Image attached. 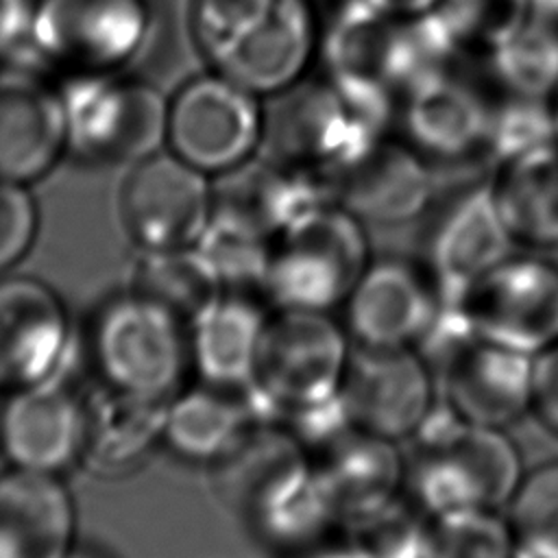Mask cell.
I'll return each mask as SVG.
<instances>
[{
    "instance_id": "6da1fadb",
    "label": "cell",
    "mask_w": 558,
    "mask_h": 558,
    "mask_svg": "<svg viewBox=\"0 0 558 558\" xmlns=\"http://www.w3.org/2000/svg\"><path fill=\"white\" fill-rule=\"evenodd\" d=\"M405 486L425 517L506 506L521 477V453L501 427L462 421L447 405L412 436Z\"/></svg>"
},
{
    "instance_id": "7a4b0ae2",
    "label": "cell",
    "mask_w": 558,
    "mask_h": 558,
    "mask_svg": "<svg viewBox=\"0 0 558 558\" xmlns=\"http://www.w3.org/2000/svg\"><path fill=\"white\" fill-rule=\"evenodd\" d=\"M368 264L364 222L327 196L272 235L262 290L275 310L331 312Z\"/></svg>"
},
{
    "instance_id": "3957f363",
    "label": "cell",
    "mask_w": 558,
    "mask_h": 558,
    "mask_svg": "<svg viewBox=\"0 0 558 558\" xmlns=\"http://www.w3.org/2000/svg\"><path fill=\"white\" fill-rule=\"evenodd\" d=\"M351 338L329 312L277 310L268 316L253 381L240 392L253 423H279L342 390Z\"/></svg>"
},
{
    "instance_id": "277c9868",
    "label": "cell",
    "mask_w": 558,
    "mask_h": 558,
    "mask_svg": "<svg viewBox=\"0 0 558 558\" xmlns=\"http://www.w3.org/2000/svg\"><path fill=\"white\" fill-rule=\"evenodd\" d=\"M388 133L318 70L264 100L259 155L327 187L331 177Z\"/></svg>"
},
{
    "instance_id": "5b68a950",
    "label": "cell",
    "mask_w": 558,
    "mask_h": 558,
    "mask_svg": "<svg viewBox=\"0 0 558 558\" xmlns=\"http://www.w3.org/2000/svg\"><path fill=\"white\" fill-rule=\"evenodd\" d=\"M87 353L105 388L163 403L192 371L187 325L133 288L96 310Z\"/></svg>"
},
{
    "instance_id": "8992f818",
    "label": "cell",
    "mask_w": 558,
    "mask_h": 558,
    "mask_svg": "<svg viewBox=\"0 0 558 558\" xmlns=\"http://www.w3.org/2000/svg\"><path fill=\"white\" fill-rule=\"evenodd\" d=\"M153 35L148 0H35L24 50L46 72H124Z\"/></svg>"
},
{
    "instance_id": "52a82bcc",
    "label": "cell",
    "mask_w": 558,
    "mask_h": 558,
    "mask_svg": "<svg viewBox=\"0 0 558 558\" xmlns=\"http://www.w3.org/2000/svg\"><path fill=\"white\" fill-rule=\"evenodd\" d=\"M68 153L89 166H133L166 144L168 98L124 72L65 78Z\"/></svg>"
},
{
    "instance_id": "ba28073f",
    "label": "cell",
    "mask_w": 558,
    "mask_h": 558,
    "mask_svg": "<svg viewBox=\"0 0 558 558\" xmlns=\"http://www.w3.org/2000/svg\"><path fill=\"white\" fill-rule=\"evenodd\" d=\"M264 98L209 70L185 81L166 111V150L216 179L259 155Z\"/></svg>"
},
{
    "instance_id": "9c48e42d",
    "label": "cell",
    "mask_w": 558,
    "mask_h": 558,
    "mask_svg": "<svg viewBox=\"0 0 558 558\" xmlns=\"http://www.w3.org/2000/svg\"><path fill=\"white\" fill-rule=\"evenodd\" d=\"M493 111V87L453 65L425 74L401 92L392 133L434 168L488 161Z\"/></svg>"
},
{
    "instance_id": "30bf717a",
    "label": "cell",
    "mask_w": 558,
    "mask_h": 558,
    "mask_svg": "<svg viewBox=\"0 0 558 558\" xmlns=\"http://www.w3.org/2000/svg\"><path fill=\"white\" fill-rule=\"evenodd\" d=\"M469 331L536 357L558 342V266L506 257L458 301Z\"/></svg>"
},
{
    "instance_id": "8fae6325",
    "label": "cell",
    "mask_w": 558,
    "mask_h": 558,
    "mask_svg": "<svg viewBox=\"0 0 558 558\" xmlns=\"http://www.w3.org/2000/svg\"><path fill=\"white\" fill-rule=\"evenodd\" d=\"M211 216V177L170 150H157L129 166L120 187V218L142 251L194 246Z\"/></svg>"
},
{
    "instance_id": "7c38bea8",
    "label": "cell",
    "mask_w": 558,
    "mask_h": 558,
    "mask_svg": "<svg viewBox=\"0 0 558 558\" xmlns=\"http://www.w3.org/2000/svg\"><path fill=\"white\" fill-rule=\"evenodd\" d=\"M74 355L61 296L39 277L0 275V392L68 379Z\"/></svg>"
},
{
    "instance_id": "4fadbf2b",
    "label": "cell",
    "mask_w": 558,
    "mask_h": 558,
    "mask_svg": "<svg viewBox=\"0 0 558 558\" xmlns=\"http://www.w3.org/2000/svg\"><path fill=\"white\" fill-rule=\"evenodd\" d=\"M320 37L323 13L316 0H268L209 70L266 100L316 72Z\"/></svg>"
},
{
    "instance_id": "5bb4252c",
    "label": "cell",
    "mask_w": 558,
    "mask_h": 558,
    "mask_svg": "<svg viewBox=\"0 0 558 558\" xmlns=\"http://www.w3.org/2000/svg\"><path fill=\"white\" fill-rule=\"evenodd\" d=\"M438 290L425 268L403 259H371L342 303V327L357 349H416L438 314Z\"/></svg>"
},
{
    "instance_id": "9a60e30c",
    "label": "cell",
    "mask_w": 558,
    "mask_h": 558,
    "mask_svg": "<svg viewBox=\"0 0 558 558\" xmlns=\"http://www.w3.org/2000/svg\"><path fill=\"white\" fill-rule=\"evenodd\" d=\"M65 153L61 85L28 57L0 63V179L31 185Z\"/></svg>"
},
{
    "instance_id": "2e32d148",
    "label": "cell",
    "mask_w": 558,
    "mask_h": 558,
    "mask_svg": "<svg viewBox=\"0 0 558 558\" xmlns=\"http://www.w3.org/2000/svg\"><path fill=\"white\" fill-rule=\"evenodd\" d=\"M342 401L353 427L395 440L412 438L434 412V375L416 349H353Z\"/></svg>"
},
{
    "instance_id": "e0dca14e",
    "label": "cell",
    "mask_w": 558,
    "mask_h": 558,
    "mask_svg": "<svg viewBox=\"0 0 558 558\" xmlns=\"http://www.w3.org/2000/svg\"><path fill=\"white\" fill-rule=\"evenodd\" d=\"M87 399L68 379L7 392L0 410V453L13 469L63 475L83 464Z\"/></svg>"
},
{
    "instance_id": "ac0fdd59",
    "label": "cell",
    "mask_w": 558,
    "mask_h": 558,
    "mask_svg": "<svg viewBox=\"0 0 558 558\" xmlns=\"http://www.w3.org/2000/svg\"><path fill=\"white\" fill-rule=\"evenodd\" d=\"M534 357L473 333L440 353L445 405L462 421L506 427L532 412Z\"/></svg>"
},
{
    "instance_id": "d6986e66",
    "label": "cell",
    "mask_w": 558,
    "mask_h": 558,
    "mask_svg": "<svg viewBox=\"0 0 558 558\" xmlns=\"http://www.w3.org/2000/svg\"><path fill=\"white\" fill-rule=\"evenodd\" d=\"M512 244L486 181L456 192L434 216L425 242V270L440 301L458 303L477 279L510 257Z\"/></svg>"
},
{
    "instance_id": "ffe728a7",
    "label": "cell",
    "mask_w": 558,
    "mask_h": 558,
    "mask_svg": "<svg viewBox=\"0 0 558 558\" xmlns=\"http://www.w3.org/2000/svg\"><path fill=\"white\" fill-rule=\"evenodd\" d=\"M327 192L364 225H401L429 207L434 166L388 133L331 177Z\"/></svg>"
},
{
    "instance_id": "44dd1931",
    "label": "cell",
    "mask_w": 558,
    "mask_h": 558,
    "mask_svg": "<svg viewBox=\"0 0 558 558\" xmlns=\"http://www.w3.org/2000/svg\"><path fill=\"white\" fill-rule=\"evenodd\" d=\"M314 453L312 466L342 523L366 519L399 501L405 458L395 440L351 427Z\"/></svg>"
},
{
    "instance_id": "7402d4cb",
    "label": "cell",
    "mask_w": 558,
    "mask_h": 558,
    "mask_svg": "<svg viewBox=\"0 0 558 558\" xmlns=\"http://www.w3.org/2000/svg\"><path fill=\"white\" fill-rule=\"evenodd\" d=\"M268 316L251 294L225 292L190 327V364L201 384L242 392L255 377Z\"/></svg>"
},
{
    "instance_id": "603a6c76",
    "label": "cell",
    "mask_w": 558,
    "mask_h": 558,
    "mask_svg": "<svg viewBox=\"0 0 558 558\" xmlns=\"http://www.w3.org/2000/svg\"><path fill=\"white\" fill-rule=\"evenodd\" d=\"M312 466L307 449L281 423H253L211 469L214 490L246 521Z\"/></svg>"
},
{
    "instance_id": "cb8c5ba5",
    "label": "cell",
    "mask_w": 558,
    "mask_h": 558,
    "mask_svg": "<svg viewBox=\"0 0 558 558\" xmlns=\"http://www.w3.org/2000/svg\"><path fill=\"white\" fill-rule=\"evenodd\" d=\"M0 532L22 558H63L76 536V506L63 475L9 466L0 475Z\"/></svg>"
},
{
    "instance_id": "d4e9b609",
    "label": "cell",
    "mask_w": 558,
    "mask_h": 558,
    "mask_svg": "<svg viewBox=\"0 0 558 558\" xmlns=\"http://www.w3.org/2000/svg\"><path fill=\"white\" fill-rule=\"evenodd\" d=\"M514 244L558 248V142L549 140L493 166L486 181Z\"/></svg>"
},
{
    "instance_id": "484cf974",
    "label": "cell",
    "mask_w": 558,
    "mask_h": 558,
    "mask_svg": "<svg viewBox=\"0 0 558 558\" xmlns=\"http://www.w3.org/2000/svg\"><path fill=\"white\" fill-rule=\"evenodd\" d=\"M214 216L246 225L272 240L292 218L320 198L327 187L264 155L211 179Z\"/></svg>"
},
{
    "instance_id": "4316f807",
    "label": "cell",
    "mask_w": 558,
    "mask_h": 558,
    "mask_svg": "<svg viewBox=\"0 0 558 558\" xmlns=\"http://www.w3.org/2000/svg\"><path fill=\"white\" fill-rule=\"evenodd\" d=\"M166 403L105 386L87 399V445L83 456L87 471L102 477H120L140 469L161 447Z\"/></svg>"
},
{
    "instance_id": "83f0119b",
    "label": "cell",
    "mask_w": 558,
    "mask_h": 558,
    "mask_svg": "<svg viewBox=\"0 0 558 558\" xmlns=\"http://www.w3.org/2000/svg\"><path fill=\"white\" fill-rule=\"evenodd\" d=\"M253 425L240 392L207 384L181 388L163 414L161 447L187 464L214 466Z\"/></svg>"
},
{
    "instance_id": "f1b7e54d",
    "label": "cell",
    "mask_w": 558,
    "mask_h": 558,
    "mask_svg": "<svg viewBox=\"0 0 558 558\" xmlns=\"http://www.w3.org/2000/svg\"><path fill=\"white\" fill-rule=\"evenodd\" d=\"M131 288L172 312L187 327L225 294L220 279L196 244L142 251Z\"/></svg>"
},
{
    "instance_id": "f546056e",
    "label": "cell",
    "mask_w": 558,
    "mask_h": 558,
    "mask_svg": "<svg viewBox=\"0 0 558 558\" xmlns=\"http://www.w3.org/2000/svg\"><path fill=\"white\" fill-rule=\"evenodd\" d=\"M482 63L495 94L549 100L558 87V22L536 15Z\"/></svg>"
},
{
    "instance_id": "4dcf8cb0",
    "label": "cell",
    "mask_w": 558,
    "mask_h": 558,
    "mask_svg": "<svg viewBox=\"0 0 558 558\" xmlns=\"http://www.w3.org/2000/svg\"><path fill=\"white\" fill-rule=\"evenodd\" d=\"M436 15L464 61H482L536 17V0H440Z\"/></svg>"
},
{
    "instance_id": "1f68e13d",
    "label": "cell",
    "mask_w": 558,
    "mask_h": 558,
    "mask_svg": "<svg viewBox=\"0 0 558 558\" xmlns=\"http://www.w3.org/2000/svg\"><path fill=\"white\" fill-rule=\"evenodd\" d=\"M508 508L514 554L558 558V460L523 473Z\"/></svg>"
},
{
    "instance_id": "d6a6232c",
    "label": "cell",
    "mask_w": 558,
    "mask_h": 558,
    "mask_svg": "<svg viewBox=\"0 0 558 558\" xmlns=\"http://www.w3.org/2000/svg\"><path fill=\"white\" fill-rule=\"evenodd\" d=\"M196 248L211 264L225 292L262 290L270 255L268 235L235 220L211 216Z\"/></svg>"
},
{
    "instance_id": "836d02e7",
    "label": "cell",
    "mask_w": 558,
    "mask_h": 558,
    "mask_svg": "<svg viewBox=\"0 0 558 558\" xmlns=\"http://www.w3.org/2000/svg\"><path fill=\"white\" fill-rule=\"evenodd\" d=\"M554 140L547 100H527L495 94L488 161L495 166L521 150Z\"/></svg>"
},
{
    "instance_id": "e575fe53",
    "label": "cell",
    "mask_w": 558,
    "mask_h": 558,
    "mask_svg": "<svg viewBox=\"0 0 558 558\" xmlns=\"http://www.w3.org/2000/svg\"><path fill=\"white\" fill-rule=\"evenodd\" d=\"M266 4L268 0H192L190 33L207 65L229 48Z\"/></svg>"
},
{
    "instance_id": "d590c367",
    "label": "cell",
    "mask_w": 558,
    "mask_h": 558,
    "mask_svg": "<svg viewBox=\"0 0 558 558\" xmlns=\"http://www.w3.org/2000/svg\"><path fill=\"white\" fill-rule=\"evenodd\" d=\"M39 209L28 185L0 179V275L11 272L33 248Z\"/></svg>"
},
{
    "instance_id": "8d00e7d4",
    "label": "cell",
    "mask_w": 558,
    "mask_h": 558,
    "mask_svg": "<svg viewBox=\"0 0 558 558\" xmlns=\"http://www.w3.org/2000/svg\"><path fill=\"white\" fill-rule=\"evenodd\" d=\"M532 412L558 436V342L534 357Z\"/></svg>"
},
{
    "instance_id": "74e56055",
    "label": "cell",
    "mask_w": 558,
    "mask_h": 558,
    "mask_svg": "<svg viewBox=\"0 0 558 558\" xmlns=\"http://www.w3.org/2000/svg\"><path fill=\"white\" fill-rule=\"evenodd\" d=\"M35 0H0V59L26 46Z\"/></svg>"
},
{
    "instance_id": "f35d334b",
    "label": "cell",
    "mask_w": 558,
    "mask_h": 558,
    "mask_svg": "<svg viewBox=\"0 0 558 558\" xmlns=\"http://www.w3.org/2000/svg\"><path fill=\"white\" fill-rule=\"evenodd\" d=\"M366 2L381 9L384 13L401 17V20H414V17L429 15L440 4V0H366Z\"/></svg>"
},
{
    "instance_id": "ab89813d",
    "label": "cell",
    "mask_w": 558,
    "mask_h": 558,
    "mask_svg": "<svg viewBox=\"0 0 558 558\" xmlns=\"http://www.w3.org/2000/svg\"><path fill=\"white\" fill-rule=\"evenodd\" d=\"M296 558H368V554L360 547V543L349 534L344 538L333 541H325L320 545H316L314 549L296 556Z\"/></svg>"
},
{
    "instance_id": "60d3db41",
    "label": "cell",
    "mask_w": 558,
    "mask_h": 558,
    "mask_svg": "<svg viewBox=\"0 0 558 558\" xmlns=\"http://www.w3.org/2000/svg\"><path fill=\"white\" fill-rule=\"evenodd\" d=\"M547 109H549V118H551V131H554V140L558 142V87L554 89V94L547 100Z\"/></svg>"
},
{
    "instance_id": "b9f144b4",
    "label": "cell",
    "mask_w": 558,
    "mask_h": 558,
    "mask_svg": "<svg viewBox=\"0 0 558 558\" xmlns=\"http://www.w3.org/2000/svg\"><path fill=\"white\" fill-rule=\"evenodd\" d=\"M63 558H109L107 554L102 551H96V549H89V547H72Z\"/></svg>"
},
{
    "instance_id": "7bdbcfd3",
    "label": "cell",
    "mask_w": 558,
    "mask_h": 558,
    "mask_svg": "<svg viewBox=\"0 0 558 558\" xmlns=\"http://www.w3.org/2000/svg\"><path fill=\"white\" fill-rule=\"evenodd\" d=\"M0 558H22L17 547L0 532Z\"/></svg>"
},
{
    "instance_id": "ee69618b",
    "label": "cell",
    "mask_w": 558,
    "mask_h": 558,
    "mask_svg": "<svg viewBox=\"0 0 558 558\" xmlns=\"http://www.w3.org/2000/svg\"><path fill=\"white\" fill-rule=\"evenodd\" d=\"M316 2H325V4H331V2H336V0H316Z\"/></svg>"
},
{
    "instance_id": "f6af8a7d",
    "label": "cell",
    "mask_w": 558,
    "mask_h": 558,
    "mask_svg": "<svg viewBox=\"0 0 558 558\" xmlns=\"http://www.w3.org/2000/svg\"><path fill=\"white\" fill-rule=\"evenodd\" d=\"M0 410H2V399H0Z\"/></svg>"
}]
</instances>
